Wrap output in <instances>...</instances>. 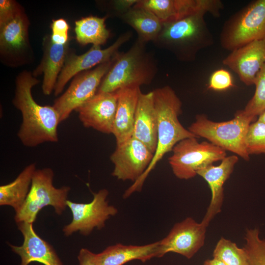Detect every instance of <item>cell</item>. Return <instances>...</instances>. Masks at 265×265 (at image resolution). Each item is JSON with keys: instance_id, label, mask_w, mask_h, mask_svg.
<instances>
[{"instance_id": "cell-21", "label": "cell", "mask_w": 265, "mask_h": 265, "mask_svg": "<svg viewBox=\"0 0 265 265\" xmlns=\"http://www.w3.org/2000/svg\"><path fill=\"white\" fill-rule=\"evenodd\" d=\"M158 115L153 91L140 92L136 106L132 137L145 145L154 154L158 142Z\"/></svg>"}, {"instance_id": "cell-10", "label": "cell", "mask_w": 265, "mask_h": 265, "mask_svg": "<svg viewBox=\"0 0 265 265\" xmlns=\"http://www.w3.org/2000/svg\"><path fill=\"white\" fill-rule=\"evenodd\" d=\"M108 191L102 189L93 193L92 200L88 203H78L67 201V206L72 213V221L65 226L63 232L65 236L79 232L83 236L90 235L96 228L101 230L107 220L115 215L117 209L110 205L106 200Z\"/></svg>"}, {"instance_id": "cell-4", "label": "cell", "mask_w": 265, "mask_h": 265, "mask_svg": "<svg viewBox=\"0 0 265 265\" xmlns=\"http://www.w3.org/2000/svg\"><path fill=\"white\" fill-rule=\"evenodd\" d=\"M146 44L137 39L126 52H118L104 78L97 93L113 92L130 87L150 84L155 77L158 68Z\"/></svg>"}, {"instance_id": "cell-7", "label": "cell", "mask_w": 265, "mask_h": 265, "mask_svg": "<svg viewBox=\"0 0 265 265\" xmlns=\"http://www.w3.org/2000/svg\"><path fill=\"white\" fill-rule=\"evenodd\" d=\"M265 37V0L252 1L224 24L220 43L232 52Z\"/></svg>"}, {"instance_id": "cell-28", "label": "cell", "mask_w": 265, "mask_h": 265, "mask_svg": "<svg viewBox=\"0 0 265 265\" xmlns=\"http://www.w3.org/2000/svg\"><path fill=\"white\" fill-rule=\"evenodd\" d=\"M244 239L249 265H265V239L261 238L259 230L247 229Z\"/></svg>"}, {"instance_id": "cell-27", "label": "cell", "mask_w": 265, "mask_h": 265, "mask_svg": "<svg viewBox=\"0 0 265 265\" xmlns=\"http://www.w3.org/2000/svg\"><path fill=\"white\" fill-rule=\"evenodd\" d=\"M212 256L225 265H249L245 248L238 247L235 242L224 238L217 242Z\"/></svg>"}, {"instance_id": "cell-3", "label": "cell", "mask_w": 265, "mask_h": 265, "mask_svg": "<svg viewBox=\"0 0 265 265\" xmlns=\"http://www.w3.org/2000/svg\"><path fill=\"white\" fill-rule=\"evenodd\" d=\"M207 12L200 10L177 20L162 23L153 42L179 60H194L201 49L212 45L213 36L205 20Z\"/></svg>"}, {"instance_id": "cell-37", "label": "cell", "mask_w": 265, "mask_h": 265, "mask_svg": "<svg viewBox=\"0 0 265 265\" xmlns=\"http://www.w3.org/2000/svg\"><path fill=\"white\" fill-rule=\"evenodd\" d=\"M257 120L265 123V111L259 116Z\"/></svg>"}, {"instance_id": "cell-5", "label": "cell", "mask_w": 265, "mask_h": 265, "mask_svg": "<svg viewBox=\"0 0 265 265\" xmlns=\"http://www.w3.org/2000/svg\"><path fill=\"white\" fill-rule=\"evenodd\" d=\"M256 118L247 115L243 110L237 111L233 119L220 122L212 121L201 114L196 117L195 121L188 130L198 138H205L226 151L233 152L248 160L246 134L250 125Z\"/></svg>"}, {"instance_id": "cell-15", "label": "cell", "mask_w": 265, "mask_h": 265, "mask_svg": "<svg viewBox=\"0 0 265 265\" xmlns=\"http://www.w3.org/2000/svg\"><path fill=\"white\" fill-rule=\"evenodd\" d=\"M134 6L149 10L162 23L177 20L200 10L216 17L222 9L219 0H138Z\"/></svg>"}, {"instance_id": "cell-13", "label": "cell", "mask_w": 265, "mask_h": 265, "mask_svg": "<svg viewBox=\"0 0 265 265\" xmlns=\"http://www.w3.org/2000/svg\"><path fill=\"white\" fill-rule=\"evenodd\" d=\"M154 154L138 139L132 137L116 145L110 156L114 164L112 175L122 181H137L150 164Z\"/></svg>"}, {"instance_id": "cell-36", "label": "cell", "mask_w": 265, "mask_h": 265, "mask_svg": "<svg viewBox=\"0 0 265 265\" xmlns=\"http://www.w3.org/2000/svg\"><path fill=\"white\" fill-rule=\"evenodd\" d=\"M203 265H225L221 261L215 258L212 259L206 260L203 263Z\"/></svg>"}, {"instance_id": "cell-19", "label": "cell", "mask_w": 265, "mask_h": 265, "mask_svg": "<svg viewBox=\"0 0 265 265\" xmlns=\"http://www.w3.org/2000/svg\"><path fill=\"white\" fill-rule=\"evenodd\" d=\"M238 160L237 156H226L218 165L207 166L197 172L208 184L212 198L202 222L208 226L211 221L221 212L224 200L223 186L233 171Z\"/></svg>"}, {"instance_id": "cell-30", "label": "cell", "mask_w": 265, "mask_h": 265, "mask_svg": "<svg viewBox=\"0 0 265 265\" xmlns=\"http://www.w3.org/2000/svg\"><path fill=\"white\" fill-rule=\"evenodd\" d=\"M248 154H265V123L258 120L251 123L246 137Z\"/></svg>"}, {"instance_id": "cell-8", "label": "cell", "mask_w": 265, "mask_h": 265, "mask_svg": "<svg viewBox=\"0 0 265 265\" xmlns=\"http://www.w3.org/2000/svg\"><path fill=\"white\" fill-rule=\"evenodd\" d=\"M197 137L184 139L173 147L168 159L174 175L181 180H188L197 172L226 157V151L207 141L199 142Z\"/></svg>"}, {"instance_id": "cell-20", "label": "cell", "mask_w": 265, "mask_h": 265, "mask_svg": "<svg viewBox=\"0 0 265 265\" xmlns=\"http://www.w3.org/2000/svg\"><path fill=\"white\" fill-rule=\"evenodd\" d=\"M42 45V58L32 74L36 78L44 75L42 91L45 95H49L54 90L58 76L70 51L69 42L65 45L55 44L52 41L50 35H47L43 38Z\"/></svg>"}, {"instance_id": "cell-12", "label": "cell", "mask_w": 265, "mask_h": 265, "mask_svg": "<svg viewBox=\"0 0 265 265\" xmlns=\"http://www.w3.org/2000/svg\"><path fill=\"white\" fill-rule=\"evenodd\" d=\"M132 35L131 31H127L121 34L107 48L102 49L101 46L93 45L81 55H77L70 50L57 78L53 90L54 95L60 94L68 81L77 74L112 59L119 52V49L130 40Z\"/></svg>"}, {"instance_id": "cell-22", "label": "cell", "mask_w": 265, "mask_h": 265, "mask_svg": "<svg viewBox=\"0 0 265 265\" xmlns=\"http://www.w3.org/2000/svg\"><path fill=\"white\" fill-rule=\"evenodd\" d=\"M116 91L118 101L112 134L118 145L132 136L135 111L141 90L139 87H130Z\"/></svg>"}, {"instance_id": "cell-26", "label": "cell", "mask_w": 265, "mask_h": 265, "mask_svg": "<svg viewBox=\"0 0 265 265\" xmlns=\"http://www.w3.org/2000/svg\"><path fill=\"white\" fill-rule=\"evenodd\" d=\"M107 18V16L104 17L92 16L76 21L75 31L78 42L83 46L92 44L101 46L105 44L110 35L105 24Z\"/></svg>"}, {"instance_id": "cell-17", "label": "cell", "mask_w": 265, "mask_h": 265, "mask_svg": "<svg viewBox=\"0 0 265 265\" xmlns=\"http://www.w3.org/2000/svg\"><path fill=\"white\" fill-rule=\"evenodd\" d=\"M222 62L246 85L254 84L257 73L265 64V37L231 52Z\"/></svg>"}, {"instance_id": "cell-33", "label": "cell", "mask_w": 265, "mask_h": 265, "mask_svg": "<svg viewBox=\"0 0 265 265\" xmlns=\"http://www.w3.org/2000/svg\"><path fill=\"white\" fill-rule=\"evenodd\" d=\"M24 9L13 0H0V26L13 18Z\"/></svg>"}, {"instance_id": "cell-6", "label": "cell", "mask_w": 265, "mask_h": 265, "mask_svg": "<svg viewBox=\"0 0 265 265\" xmlns=\"http://www.w3.org/2000/svg\"><path fill=\"white\" fill-rule=\"evenodd\" d=\"M54 172L50 168L36 169L26 201L14 217L16 223H33L40 211L51 206L58 215H61L67 206L70 187L63 186L56 188L53 185Z\"/></svg>"}, {"instance_id": "cell-16", "label": "cell", "mask_w": 265, "mask_h": 265, "mask_svg": "<svg viewBox=\"0 0 265 265\" xmlns=\"http://www.w3.org/2000/svg\"><path fill=\"white\" fill-rule=\"evenodd\" d=\"M118 101L117 91L97 93L75 111L84 127L112 133Z\"/></svg>"}, {"instance_id": "cell-25", "label": "cell", "mask_w": 265, "mask_h": 265, "mask_svg": "<svg viewBox=\"0 0 265 265\" xmlns=\"http://www.w3.org/2000/svg\"><path fill=\"white\" fill-rule=\"evenodd\" d=\"M36 170L35 163L26 167L12 182L0 186V205L10 206L16 213L24 205L29 191L33 174Z\"/></svg>"}, {"instance_id": "cell-32", "label": "cell", "mask_w": 265, "mask_h": 265, "mask_svg": "<svg viewBox=\"0 0 265 265\" xmlns=\"http://www.w3.org/2000/svg\"><path fill=\"white\" fill-rule=\"evenodd\" d=\"M52 41L57 44L65 45L69 42L68 35L69 26L67 21L62 18L54 20L51 24Z\"/></svg>"}, {"instance_id": "cell-31", "label": "cell", "mask_w": 265, "mask_h": 265, "mask_svg": "<svg viewBox=\"0 0 265 265\" xmlns=\"http://www.w3.org/2000/svg\"><path fill=\"white\" fill-rule=\"evenodd\" d=\"M234 86L231 73L224 69H219L211 75L208 88L214 91H224Z\"/></svg>"}, {"instance_id": "cell-18", "label": "cell", "mask_w": 265, "mask_h": 265, "mask_svg": "<svg viewBox=\"0 0 265 265\" xmlns=\"http://www.w3.org/2000/svg\"><path fill=\"white\" fill-rule=\"evenodd\" d=\"M17 224L23 236V243L21 246H9L20 257V265L34 262L44 265H63L53 246L36 233L33 223L22 222Z\"/></svg>"}, {"instance_id": "cell-34", "label": "cell", "mask_w": 265, "mask_h": 265, "mask_svg": "<svg viewBox=\"0 0 265 265\" xmlns=\"http://www.w3.org/2000/svg\"><path fill=\"white\" fill-rule=\"evenodd\" d=\"M138 0H113L106 2L108 16L120 17L133 7Z\"/></svg>"}, {"instance_id": "cell-2", "label": "cell", "mask_w": 265, "mask_h": 265, "mask_svg": "<svg viewBox=\"0 0 265 265\" xmlns=\"http://www.w3.org/2000/svg\"><path fill=\"white\" fill-rule=\"evenodd\" d=\"M155 106L158 115V142L152 161L146 171L125 192L126 198L141 189L150 172L164 156L172 151L181 140L189 137H197L180 122L178 116L182 112V102L175 91L169 86L153 91Z\"/></svg>"}, {"instance_id": "cell-9", "label": "cell", "mask_w": 265, "mask_h": 265, "mask_svg": "<svg viewBox=\"0 0 265 265\" xmlns=\"http://www.w3.org/2000/svg\"><path fill=\"white\" fill-rule=\"evenodd\" d=\"M116 54L110 60L74 77L68 88L55 100L53 106L59 115L60 122L68 118L73 110L96 94L103 79L114 61Z\"/></svg>"}, {"instance_id": "cell-24", "label": "cell", "mask_w": 265, "mask_h": 265, "mask_svg": "<svg viewBox=\"0 0 265 265\" xmlns=\"http://www.w3.org/2000/svg\"><path fill=\"white\" fill-rule=\"evenodd\" d=\"M120 19L132 27L137 33V39L145 43L154 42L161 30L162 23L149 10L133 6Z\"/></svg>"}, {"instance_id": "cell-14", "label": "cell", "mask_w": 265, "mask_h": 265, "mask_svg": "<svg viewBox=\"0 0 265 265\" xmlns=\"http://www.w3.org/2000/svg\"><path fill=\"white\" fill-rule=\"evenodd\" d=\"M207 227L190 217L175 224L168 234L159 240V258L172 252L191 259L204 245Z\"/></svg>"}, {"instance_id": "cell-35", "label": "cell", "mask_w": 265, "mask_h": 265, "mask_svg": "<svg viewBox=\"0 0 265 265\" xmlns=\"http://www.w3.org/2000/svg\"><path fill=\"white\" fill-rule=\"evenodd\" d=\"M79 265H98L97 254L86 248H81L78 256Z\"/></svg>"}, {"instance_id": "cell-11", "label": "cell", "mask_w": 265, "mask_h": 265, "mask_svg": "<svg viewBox=\"0 0 265 265\" xmlns=\"http://www.w3.org/2000/svg\"><path fill=\"white\" fill-rule=\"evenodd\" d=\"M29 21L24 9L0 26V53L11 66L26 63L32 53L28 37Z\"/></svg>"}, {"instance_id": "cell-1", "label": "cell", "mask_w": 265, "mask_h": 265, "mask_svg": "<svg viewBox=\"0 0 265 265\" xmlns=\"http://www.w3.org/2000/svg\"><path fill=\"white\" fill-rule=\"evenodd\" d=\"M40 80L24 71L17 77L13 104L22 114L18 136L23 145L35 147L45 142H57L59 115L53 106H41L34 100L31 90Z\"/></svg>"}, {"instance_id": "cell-23", "label": "cell", "mask_w": 265, "mask_h": 265, "mask_svg": "<svg viewBox=\"0 0 265 265\" xmlns=\"http://www.w3.org/2000/svg\"><path fill=\"white\" fill-rule=\"evenodd\" d=\"M159 258V241L143 245L117 243L97 254L98 265H123L131 261L145 262Z\"/></svg>"}, {"instance_id": "cell-29", "label": "cell", "mask_w": 265, "mask_h": 265, "mask_svg": "<svg viewBox=\"0 0 265 265\" xmlns=\"http://www.w3.org/2000/svg\"><path fill=\"white\" fill-rule=\"evenodd\" d=\"M254 84V95L243 111L248 115L256 118L265 111V64L257 73Z\"/></svg>"}]
</instances>
